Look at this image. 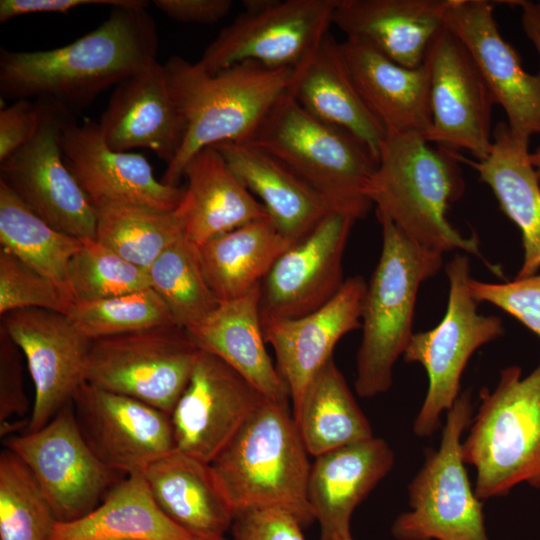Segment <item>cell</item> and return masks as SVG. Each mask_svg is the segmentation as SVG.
I'll return each mask as SVG.
<instances>
[{
    "mask_svg": "<svg viewBox=\"0 0 540 540\" xmlns=\"http://www.w3.org/2000/svg\"><path fill=\"white\" fill-rule=\"evenodd\" d=\"M200 350L188 331L174 324L92 340L85 382L171 415Z\"/></svg>",
    "mask_w": 540,
    "mask_h": 540,
    "instance_id": "10",
    "label": "cell"
},
{
    "mask_svg": "<svg viewBox=\"0 0 540 540\" xmlns=\"http://www.w3.org/2000/svg\"><path fill=\"white\" fill-rule=\"evenodd\" d=\"M194 540L159 508L142 472L124 476L90 513L57 522L52 540Z\"/></svg>",
    "mask_w": 540,
    "mask_h": 540,
    "instance_id": "32",
    "label": "cell"
},
{
    "mask_svg": "<svg viewBox=\"0 0 540 540\" xmlns=\"http://www.w3.org/2000/svg\"><path fill=\"white\" fill-rule=\"evenodd\" d=\"M183 177L187 185L174 213L184 238L197 247L269 216L214 146L194 154L184 167Z\"/></svg>",
    "mask_w": 540,
    "mask_h": 540,
    "instance_id": "26",
    "label": "cell"
},
{
    "mask_svg": "<svg viewBox=\"0 0 540 540\" xmlns=\"http://www.w3.org/2000/svg\"><path fill=\"white\" fill-rule=\"evenodd\" d=\"M292 413L304 446L313 457L374 437L333 358L314 377Z\"/></svg>",
    "mask_w": 540,
    "mask_h": 540,
    "instance_id": "34",
    "label": "cell"
},
{
    "mask_svg": "<svg viewBox=\"0 0 540 540\" xmlns=\"http://www.w3.org/2000/svg\"><path fill=\"white\" fill-rule=\"evenodd\" d=\"M530 160L540 180V147L530 153Z\"/></svg>",
    "mask_w": 540,
    "mask_h": 540,
    "instance_id": "49",
    "label": "cell"
},
{
    "mask_svg": "<svg viewBox=\"0 0 540 540\" xmlns=\"http://www.w3.org/2000/svg\"><path fill=\"white\" fill-rule=\"evenodd\" d=\"M87 5H107L113 7H147L144 0H1L0 22L27 14L67 13Z\"/></svg>",
    "mask_w": 540,
    "mask_h": 540,
    "instance_id": "46",
    "label": "cell"
},
{
    "mask_svg": "<svg viewBox=\"0 0 540 540\" xmlns=\"http://www.w3.org/2000/svg\"><path fill=\"white\" fill-rule=\"evenodd\" d=\"M168 85L186 123L183 145L162 182L178 186L189 159L223 142L244 143L288 90L290 68L247 61L208 73L179 56L164 64Z\"/></svg>",
    "mask_w": 540,
    "mask_h": 540,
    "instance_id": "2",
    "label": "cell"
},
{
    "mask_svg": "<svg viewBox=\"0 0 540 540\" xmlns=\"http://www.w3.org/2000/svg\"><path fill=\"white\" fill-rule=\"evenodd\" d=\"M82 241L44 221L0 181L1 248L69 293L68 267Z\"/></svg>",
    "mask_w": 540,
    "mask_h": 540,
    "instance_id": "35",
    "label": "cell"
},
{
    "mask_svg": "<svg viewBox=\"0 0 540 540\" xmlns=\"http://www.w3.org/2000/svg\"><path fill=\"white\" fill-rule=\"evenodd\" d=\"M213 146L244 186L260 199L270 219L292 244L332 212L313 189L270 154L248 143Z\"/></svg>",
    "mask_w": 540,
    "mask_h": 540,
    "instance_id": "31",
    "label": "cell"
},
{
    "mask_svg": "<svg viewBox=\"0 0 540 540\" xmlns=\"http://www.w3.org/2000/svg\"><path fill=\"white\" fill-rule=\"evenodd\" d=\"M529 139L513 133L507 122H498L486 159L459 155L460 162L474 168L480 181L491 188L501 210L521 232L524 258L517 278L540 269V180L530 160Z\"/></svg>",
    "mask_w": 540,
    "mask_h": 540,
    "instance_id": "29",
    "label": "cell"
},
{
    "mask_svg": "<svg viewBox=\"0 0 540 540\" xmlns=\"http://www.w3.org/2000/svg\"><path fill=\"white\" fill-rule=\"evenodd\" d=\"M41 119L42 110L38 100H16L0 110V162L32 140Z\"/></svg>",
    "mask_w": 540,
    "mask_h": 540,
    "instance_id": "45",
    "label": "cell"
},
{
    "mask_svg": "<svg viewBox=\"0 0 540 540\" xmlns=\"http://www.w3.org/2000/svg\"><path fill=\"white\" fill-rule=\"evenodd\" d=\"M152 288L175 325L189 331L220 305L201 265L198 247L184 236L169 246L147 270Z\"/></svg>",
    "mask_w": 540,
    "mask_h": 540,
    "instance_id": "36",
    "label": "cell"
},
{
    "mask_svg": "<svg viewBox=\"0 0 540 540\" xmlns=\"http://www.w3.org/2000/svg\"><path fill=\"white\" fill-rule=\"evenodd\" d=\"M143 474L162 512L194 540H218L231 530L235 514L209 464L175 449Z\"/></svg>",
    "mask_w": 540,
    "mask_h": 540,
    "instance_id": "30",
    "label": "cell"
},
{
    "mask_svg": "<svg viewBox=\"0 0 540 540\" xmlns=\"http://www.w3.org/2000/svg\"><path fill=\"white\" fill-rule=\"evenodd\" d=\"M111 540H126V539H111Z\"/></svg>",
    "mask_w": 540,
    "mask_h": 540,
    "instance_id": "52",
    "label": "cell"
},
{
    "mask_svg": "<svg viewBox=\"0 0 540 540\" xmlns=\"http://www.w3.org/2000/svg\"><path fill=\"white\" fill-rule=\"evenodd\" d=\"M355 222L330 212L291 245L261 283V316L301 317L329 302L345 281L343 255Z\"/></svg>",
    "mask_w": 540,
    "mask_h": 540,
    "instance_id": "20",
    "label": "cell"
},
{
    "mask_svg": "<svg viewBox=\"0 0 540 540\" xmlns=\"http://www.w3.org/2000/svg\"><path fill=\"white\" fill-rule=\"evenodd\" d=\"M98 126L112 150L145 148L171 164L183 145L186 123L164 65L156 62L116 85Z\"/></svg>",
    "mask_w": 540,
    "mask_h": 540,
    "instance_id": "22",
    "label": "cell"
},
{
    "mask_svg": "<svg viewBox=\"0 0 540 540\" xmlns=\"http://www.w3.org/2000/svg\"><path fill=\"white\" fill-rule=\"evenodd\" d=\"M470 291L478 303L487 302L507 312L540 338V274L504 283L471 278Z\"/></svg>",
    "mask_w": 540,
    "mask_h": 540,
    "instance_id": "42",
    "label": "cell"
},
{
    "mask_svg": "<svg viewBox=\"0 0 540 540\" xmlns=\"http://www.w3.org/2000/svg\"><path fill=\"white\" fill-rule=\"evenodd\" d=\"M245 11L225 27L197 64L208 73L253 61L296 69L333 24L339 0H246Z\"/></svg>",
    "mask_w": 540,
    "mask_h": 540,
    "instance_id": "11",
    "label": "cell"
},
{
    "mask_svg": "<svg viewBox=\"0 0 540 540\" xmlns=\"http://www.w3.org/2000/svg\"><path fill=\"white\" fill-rule=\"evenodd\" d=\"M366 289L364 278L356 275L346 279L329 302L311 313L296 318L261 316L265 342L274 351L293 410L314 377L333 358L337 342L361 328Z\"/></svg>",
    "mask_w": 540,
    "mask_h": 540,
    "instance_id": "21",
    "label": "cell"
},
{
    "mask_svg": "<svg viewBox=\"0 0 540 540\" xmlns=\"http://www.w3.org/2000/svg\"><path fill=\"white\" fill-rule=\"evenodd\" d=\"M59 143L66 166L94 208L128 205L174 211L183 198L184 188L158 181L142 154L109 148L95 121L77 123L71 116Z\"/></svg>",
    "mask_w": 540,
    "mask_h": 540,
    "instance_id": "18",
    "label": "cell"
},
{
    "mask_svg": "<svg viewBox=\"0 0 540 540\" xmlns=\"http://www.w3.org/2000/svg\"><path fill=\"white\" fill-rule=\"evenodd\" d=\"M71 294L4 248H0V314L39 308L67 315Z\"/></svg>",
    "mask_w": 540,
    "mask_h": 540,
    "instance_id": "41",
    "label": "cell"
},
{
    "mask_svg": "<svg viewBox=\"0 0 540 540\" xmlns=\"http://www.w3.org/2000/svg\"><path fill=\"white\" fill-rule=\"evenodd\" d=\"M266 399L222 359L200 350L170 415L176 449L210 464Z\"/></svg>",
    "mask_w": 540,
    "mask_h": 540,
    "instance_id": "15",
    "label": "cell"
},
{
    "mask_svg": "<svg viewBox=\"0 0 540 540\" xmlns=\"http://www.w3.org/2000/svg\"><path fill=\"white\" fill-rule=\"evenodd\" d=\"M424 62L430 72L432 124L423 137L438 147L486 159L493 146L495 101L469 51L444 25Z\"/></svg>",
    "mask_w": 540,
    "mask_h": 540,
    "instance_id": "14",
    "label": "cell"
},
{
    "mask_svg": "<svg viewBox=\"0 0 540 540\" xmlns=\"http://www.w3.org/2000/svg\"><path fill=\"white\" fill-rule=\"evenodd\" d=\"M451 0H339L332 23L395 63L416 68L444 27Z\"/></svg>",
    "mask_w": 540,
    "mask_h": 540,
    "instance_id": "25",
    "label": "cell"
},
{
    "mask_svg": "<svg viewBox=\"0 0 540 540\" xmlns=\"http://www.w3.org/2000/svg\"><path fill=\"white\" fill-rule=\"evenodd\" d=\"M473 417L469 391L447 412L440 445L408 485L410 511L391 527L397 540H490L482 501L470 483L462 454V435Z\"/></svg>",
    "mask_w": 540,
    "mask_h": 540,
    "instance_id": "8",
    "label": "cell"
},
{
    "mask_svg": "<svg viewBox=\"0 0 540 540\" xmlns=\"http://www.w3.org/2000/svg\"><path fill=\"white\" fill-rule=\"evenodd\" d=\"M95 210L96 240L145 270L183 237L174 211L128 205H102Z\"/></svg>",
    "mask_w": 540,
    "mask_h": 540,
    "instance_id": "37",
    "label": "cell"
},
{
    "mask_svg": "<svg viewBox=\"0 0 540 540\" xmlns=\"http://www.w3.org/2000/svg\"><path fill=\"white\" fill-rule=\"evenodd\" d=\"M67 317L91 341L174 324L166 305L152 288L74 302Z\"/></svg>",
    "mask_w": 540,
    "mask_h": 540,
    "instance_id": "39",
    "label": "cell"
},
{
    "mask_svg": "<svg viewBox=\"0 0 540 540\" xmlns=\"http://www.w3.org/2000/svg\"><path fill=\"white\" fill-rule=\"evenodd\" d=\"M287 92L316 119L356 137L378 163L387 134L359 95L340 42L330 32L310 57L293 70Z\"/></svg>",
    "mask_w": 540,
    "mask_h": 540,
    "instance_id": "27",
    "label": "cell"
},
{
    "mask_svg": "<svg viewBox=\"0 0 540 540\" xmlns=\"http://www.w3.org/2000/svg\"><path fill=\"white\" fill-rule=\"evenodd\" d=\"M394 461L389 444L377 437L315 457L307 498L320 526L319 540L351 536L354 510L391 471Z\"/></svg>",
    "mask_w": 540,
    "mask_h": 540,
    "instance_id": "23",
    "label": "cell"
},
{
    "mask_svg": "<svg viewBox=\"0 0 540 540\" xmlns=\"http://www.w3.org/2000/svg\"><path fill=\"white\" fill-rule=\"evenodd\" d=\"M338 540H354V539L352 538V535H351V536H348V537L340 538Z\"/></svg>",
    "mask_w": 540,
    "mask_h": 540,
    "instance_id": "50",
    "label": "cell"
},
{
    "mask_svg": "<svg viewBox=\"0 0 540 540\" xmlns=\"http://www.w3.org/2000/svg\"><path fill=\"white\" fill-rule=\"evenodd\" d=\"M248 143L278 159L325 202L356 221L369 212L368 190L377 161L350 133L306 112L286 91Z\"/></svg>",
    "mask_w": 540,
    "mask_h": 540,
    "instance_id": "5",
    "label": "cell"
},
{
    "mask_svg": "<svg viewBox=\"0 0 540 540\" xmlns=\"http://www.w3.org/2000/svg\"><path fill=\"white\" fill-rule=\"evenodd\" d=\"M1 319L27 362L35 395L26 431H36L72 402L85 382L91 340L67 315L50 310L19 309Z\"/></svg>",
    "mask_w": 540,
    "mask_h": 540,
    "instance_id": "17",
    "label": "cell"
},
{
    "mask_svg": "<svg viewBox=\"0 0 540 540\" xmlns=\"http://www.w3.org/2000/svg\"><path fill=\"white\" fill-rule=\"evenodd\" d=\"M218 540H231V539H228V538H226V537H223V538L218 539Z\"/></svg>",
    "mask_w": 540,
    "mask_h": 540,
    "instance_id": "51",
    "label": "cell"
},
{
    "mask_svg": "<svg viewBox=\"0 0 540 540\" xmlns=\"http://www.w3.org/2000/svg\"><path fill=\"white\" fill-rule=\"evenodd\" d=\"M23 358L19 346L0 325V425L31 415L24 389Z\"/></svg>",
    "mask_w": 540,
    "mask_h": 540,
    "instance_id": "43",
    "label": "cell"
},
{
    "mask_svg": "<svg viewBox=\"0 0 540 540\" xmlns=\"http://www.w3.org/2000/svg\"><path fill=\"white\" fill-rule=\"evenodd\" d=\"M29 468L58 522H71L93 511L126 475L93 453L75 419L72 402L46 425L3 439Z\"/></svg>",
    "mask_w": 540,
    "mask_h": 540,
    "instance_id": "12",
    "label": "cell"
},
{
    "mask_svg": "<svg viewBox=\"0 0 540 540\" xmlns=\"http://www.w3.org/2000/svg\"><path fill=\"white\" fill-rule=\"evenodd\" d=\"M57 522L29 468L4 448L0 453V540H52Z\"/></svg>",
    "mask_w": 540,
    "mask_h": 540,
    "instance_id": "38",
    "label": "cell"
},
{
    "mask_svg": "<svg viewBox=\"0 0 540 540\" xmlns=\"http://www.w3.org/2000/svg\"><path fill=\"white\" fill-rule=\"evenodd\" d=\"M520 7L522 28L527 38L532 42L540 58V1H513Z\"/></svg>",
    "mask_w": 540,
    "mask_h": 540,
    "instance_id": "48",
    "label": "cell"
},
{
    "mask_svg": "<svg viewBox=\"0 0 540 540\" xmlns=\"http://www.w3.org/2000/svg\"><path fill=\"white\" fill-rule=\"evenodd\" d=\"M469 426L462 454L476 471L481 501L522 483L540 490V360L526 376L518 366L504 368L494 389L481 390Z\"/></svg>",
    "mask_w": 540,
    "mask_h": 540,
    "instance_id": "7",
    "label": "cell"
},
{
    "mask_svg": "<svg viewBox=\"0 0 540 540\" xmlns=\"http://www.w3.org/2000/svg\"><path fill=\"white\" fill-rule=\"evenodd\" d=\"M158 35L146 7H113L96 29L51 50L0 52V93L46 99L68 110L91 104L105 89L157 61Z\"/></svg>",
    "mask_w": 540,
    "mask_h": 540,
    "instance_id": "1",
    "label": "cell"
},
{
    "mask_svg": "<svg viewBox=\"0 0 540 540\" xmlns=\"http://www.w3.org/2000/svg\"><path fill=\"white\" fill-rule=\"evenodd\" d=\"M459 162L456 151L432 148L422 134L387 135L368 190L376 214L422 246L481 256L477 236H462L446 217L464 192Z\"/></svg>",
    "mask_w": 540,
    "mask_h": 540,
    "instance_id": "3",
    "label": "cell"
},
{
    "mask_svg": "<svg viewBox=\"0 0 540 540\" xmlns=\"http://www.w3.org/2000/svg\"><path fill=\"white\" fill-rule=\"evenodd\" d=\"M308 455L288 401L266 399L209 465L235 515L279 509L307 526L314 521L307 498Z\"/></svg>",
    "mask_w": 540,
    "mask_h": 540,
    "instance_id": "4",
    "label": "cell"
},
{
    "mask_svg": "<svg viewBox=\"0 0 540 540\" xmlns=\"http://www.w3.org/2000/svg\"><path fill=\"white\" fill-rule=\"evenodd\" d=\"M260 301L261 284L236 299L221 302L188 333L201 350L222 359L265 398L289 402V388L265 346Z\"/></svg>",
    "mask_w": 540,
    "mask_h": 540,
    "instance_id": "28",
    "label": "cell"
},
{
    "mask_svg": "<svg viewBox=\"0 0 540 540\" xmlns=\"http://www.w3.org/2000/svg\"><path fill=\"white\" fill-rule=\"evenodd\" d=\"M155 7L182 23L214 24L232 9L230 0H155Z\"/></svg>",
    "mask_w": 540,
    "mask_h": 540,
    "instance_id": "47",
    "label": "cell"
},
{
    "mask_svg": "<svg viewBox=\"0 0 540 540\" xmlns=\"http://www.w3.org/2000/svg\"><path fill=\"white\" fill-rule=\"evenodd\" d=\"M448 303L442 320L434 328L414 333L404 351L408 363H419L428 376L423 404L414 420L418 437L433 435L460 395L464 369L476 350L504 332L502 320L478 313V302L469 283L471 269L466 255L456 254L446 265Z\"/></svg>",
    "mask_w": 540,
    "mask_h": 540,
    "instance_id": "9",
    "label": "cell"
},
{
    "mask_svg": "<svg viewBox=\"0 0 540 540\" xmlns=\"http://www.w3.org/2000/svg\"><path fill=\"white\" fill-rule=\"evenodd\" d=\"M340 49L359 95L387 135L429 131L431 83L425 62L404 67L351 38L340 42Z\"/></svg>",
    "mask_w": 540,
    "mask_h": 540,
    "instance_id": "24",
    "label": "cell"
},
{
    "mask_svg": "<svg viewBox=\"0 0 540 540\" xmlns=\"http://www.w3.org/2000/svg\"><path fill=\"white\" fill-rule=\"evenodd\" d=\"M74 302L94 301L150 288L147 270L96 239L83 240L68 267Z\"/></svg>",
    "mask_w": 540,
    "mask_h": 540,
    "instance_id": "40",
    "label": "cell"
},
{
    "mask_svg": "<svg viewBox=\"0 0 540 540\" xmlns=\"http://www.w3.org/2000/svg\"><path fill=\"white\" fill-rule=\"evenodd\" d=\"M37 100L42 110L38 132L0 162V181L57 230L96 239V210L66 166L59 143L71 111L52 100Z\"/></svg>",
    "mask_w": 540,
    "mask_h": 540,
    "instance_id": "13",
    "label": "cell"
},
{
    "mask_svg": "<svg viewBox=\"0 0 540 540\" xmlns=\"http://www.w3.org/2000/svg\"><path fill=\"white\" fill-rule=\"evenodd\" d=\"M444 25L469 51L511 131L528 138L540 134V71L524 70L519 54L499 31L494 3L451 0Z\"/></svg>",
    "mask_w": 540,
    "mask_h": 540,
    "instance_id": "19",
    "label": "cell"
},
{
    "mask_svg": "<svg viewBox=\"0 0 540 540\" xmlns=\"http://www.w3.org/2000/svg\"><path fill=\"white\" fill-rule=\"evenodd\" d=\"M376 215L382 249L364 296L354 383L362 398L391 388L394 365L414 334L419 288L443 265L442 253L414 242L387 217Z\"/></svg>",
    "mask_w": 540,
    "mask_h": 540,
    "instance_id": "6",
    "label": "cell"
},
{
    "mask_svg": "<svg viewBox=\"0 0 540 540\" xmlns=\"http://www.w3.org/2000/svg\"><path fill=\"white\" fill-rule=\"evenodd\" d=\"M291 245L268 216L215 236L198 250L206 280L221 303L260 285Z\"/></svg>",
    "mask_w": 540,
    "mask_h": 540,
    "instance_id": "33",
    "label": "cell"
},
{
    "mask_svg": "<svg viewBox=\"0 0 540 540\" xmlns=\"http://www.w3.org/2000/svg\"><path fill=\"white\" fill-rule=\"evenodd\" d=\"M302 523L279 509H256L238 513L231 540H305Z\"/></svg>",
    "mask_w": 540,
    "mask_h": 540,
    "instance_id": "44",
    "label": "cell"
},
{
    "mask_svg": "<svg viewBox=\"0 0 540 540\" xmlns=\"http://www.w3.org/2000/svg\"><path fill=\"white\" fill-rule=\"evenodd\" d=\"M72 405L90 449L118 473H143L176 449L170 415L144 402L84 382Z\"/></svg>",
    "mask_w": 540,
    "mask_h": 540,
    "instance_id": "16",
    "label": "cell"
}]
</instances>
